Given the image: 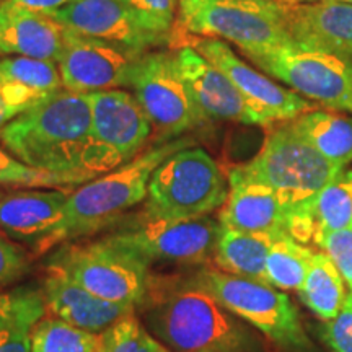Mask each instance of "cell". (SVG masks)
Instances as JSON below:
<instances>
[{"label":"cell","mask_w":352,"mask_h":352,"mask_svg":"<svg viewBox=\"0 0 352 352\" xmlns=\"http://www.w3.org/2000/svg\"><path fill=\"white\" fill-rule=\"evenodd\" d=\"M230 183L204 148L186 147L158 165L148 182L144 215L199 219L226 204Z\"/></svg>","instance_id":"5"},{"label":"cell","mask_w":352,"mask_h":352,"mask_svg":"<svg viewBox=\"0 0 352 352\" xmlns=\"http://www.w3.org/2000/svg\"><path fill=\"white\" fill-rule=\"evenodd\" d=\"M186 34L233 43L245 56L294 43L274 0H179Z\"/></svg>","instance_id":"7"},{"label":"cell","mask_w":352,"mask_h":352,"mask_svg":"<svg viewBox=\"0 0 352 352\" xmlns=\"http://www.w3.org/2000/svg\"><path fill=\"white\" fill-rule=\"evenodd\" d=\"M153 32L171 33L179 0H126Z\"/></svg>","instance_id":"35"},{"label":"cell","mask_w":352,"mask_h":352,"mask_svg":"<svg viewBox=\"0 0 352 352\" xmlns=\"http://www.w3.org/2000/svg\"><path fill=\"white\" fill-rule=\"evenodd\" d=\"M183 38H188L184 46H191L210 64L226 74L228 80L248 101L250 108L259 118L263 127L289 122L314 109V104L307 98L294 90L277 85L272 78L246 64L222 39L191 38L188 34H183Z\"/></svg>","instance_id":"13"},{"label":"cell","mask_w":352,"mask_h":352,"mask_svg":"<svg viewBox=\"0 0 352 352\" xmlns=\"http://www.w3.org/2000/svg\"><path fill=\"white\" fill-rule=\"evenodd\" d=\"M0 3H2V0H0Z\"/></svg>","instance_id":"44"},{"label":"cell","mask_w":352,"mask_h":352,"mask_svg":"<svg viewBox=\"0 0 352 352\" xmlns=\"http://www.w3.org/2000/svg\"><path fill=\"white\" fill-rule=\"evenodd\" d=\"M2 196H3V195H2V192H0V197H2Z\"/></svg>","instance_id":"43"},{"label":"cell","mask_w":352,"mask_h":352,"mask_svg":"<svg viewBox=\"0 0 352 352\" xmlns=\"http://www.w3.org/2000/svg\"><path fill=\"white\" fill-rule=\"evenodd\" d=\"M274 2L279 3L280 7H292V6H297V0H274Z\"/></svg>","instance_id":"39"},{"label":"cell","mask_w":352,"mask_h":352,"mask_svg":"<svg viewBox=\"0 0 352 352\" xmlns=\"http://www.w3.org/2000/svg\"><path fill=\"white\" fill-rule=\"evenodd\" d=\"M192 145L195 140L186 135L155 144L127 164L70 191L63 220L51 235L34 246V253L44 254L56 246L94 235L121 222L127 210L147 199L148 182L158 165Z\"/></svg>","instance_id":"4"},{"label":"cell","mask_w":352,"mask_h":352,"mask_svg":"<svg viewBox=\"0 0 352 352\" xmlns=\"http://www.w3.org/2000/svg\"><path fill=\"white\" fill-rule=\"evenodd\" d=\"M321 157L344 168L352 162V116L334 109H310L289 121Z\"/></svg>","instance_id":"23"},{"label":"cell","mask_w":352,"mask_h":352,"mask_svg":"<svg viewBox=\"0 0 352 352\" xmlns=\"http://www.w3.org/2000/svg\"><path fill=\"white\" fill-rule=\"evenodd\" d=\"M176 51L178 67L189 94L209 121H230L248 126H261L248 101L228 80L222 70L209 63L191 46Z\"/></svg>","instance_id":"16"},{"label":"cell","mask_w":352,"mask_h":352,"mask_svg":"<svg viewBox=\"0 0 352 352\" xmlns=\"http://www.w3.org/2000/svg\"><path fill=\"white\" fill-rule=\"evenodd\" d=\"M323 341L331 352H352V292L333 320L324 321Z\"/></svg>","instance_id":"36"},{"label":"cell","mask_w":352,"mask_h":352,"mask_svg":"<svg viewBox=\"0 0 352 352\" xmlns=\"http://www.w3.org/2000/svg\"><path fill=\"white\" fill-rule=\"evenodd\" d=\"M191 280L283 351L315 352L296 305L271 284L227 274L217 267H202Z\"/></svg>","instance_id":"6"},{"label":"cell","mask_w":352,"mask_h":352,"mask_svg":"<svg viewBox=\"0 0 352 352\" xmlns=\"http://www.w3.org/2000/svg\"><path fill=\"white\" fill-rule=\"evenodd\" d=\"M87 96L91 109L88 171L100 176L138 157L153 131L132 91H95Z\"/></svg>","instance_id":"12"},{"label":"cell","mask_w":352,"mask_h":352,"mask_svg":"<svg viewBox=\"0 0 352 352\" xmlns=\"http://www.w3.org/2000/svg\"><path fill=\"white\" fill-rule=\"evenodd\" d=\"M88 292L104 300L140 307L147 297L153 276L151 264L108 236L88 243H65L50 258Z\"/></svg>","instance_id":"8"},{"label":"cell","mask_w":352,"mask_h":352,"mask_svg":"<svg viewBox=\"0 0 352 352\" xmlns=\"http://www.w3.org/2000/svg\"><path fill=\"white\" fill-rule=\"evenodd\" d=\"M46 96L50 95H43L23 83L0 76V129Z\"/></svg>","instance_id":"31"},{"label":"cell","mask_w":352,"mask_h":352,"mask_svg":"<svg viewBox=\"0 0 352 352\" xmlns=\"http://www.w3.org/2000/svg\"><path fill=\"white\" fill-rule=\"evenodd\" d=\"M91 178L33 168L0 147V186L26 189H60L82 186Z\"/></svg>","instance_id":"28"},{"label":"cell","mask_w":352,"mask_h":352,"mask_svg":"<svg viewBox=\"0 0 352 352\" xmlns=\"http://www.w3.org/2000/svg\"><path fill=\"white\" fill-rule=\"evenodd\" d=\"M279 233L241 232L222 227L214 250L219 271L266 283V259Z\"/></svg>","instance_id":"22"},{"label":"cell","mask_w":352,"mask_h":352,"mask_svg":"<svg viewBox=\"0 0 352 352\" xmlns=\"http://www.w3.org/2000/svg\"><path fill=\"white\" fill-rule=\"evenodd\" d=\"M30 270V258L20 245L0 232V289L20 280Z\"/></svg>","instance_id":"37"},{"label":"cell","mask_w":352,"mask_h":352,"mask_svg":"<svg viewBox=\"0 0 352 352\" xmlns=\"http://www.w3.org/2000/svg\"><path fill=\"white\" fill-rule=\"evenodd\" d=\"M0 76L23 83L43 95L63 90V78L54 60L33 57H3L0 59Z\"/></svg>","instance_id":"29"},{"label":"cell","mask_w":352,"mask_h":352,"mask_svg":"<svg viewBox=\"0 0 352 352\" xmlns=\"http://www.w3.org/2000/svg\"><path fill=\"white\" fill-rule=\"evenodd\" d=\"M316 2H323V0H297V3H316Z\"/></svg>","instance_id":"40"},{"label":"cell","mask_w":352,"mask_h":352,"mask_svg":"<svg viewBox=\"0 0 352 352\" xmlns=\"http://www.w3.org/2000/svg\"><path fill=\"white\" fill-rule=\"evenodd\" d=\"M246 57L303 98L327 109L352 113V60L296 41Z\"/></svg>","instance_id":"10"},{"label":"cell","mask_w":352,"mask_h":352,"mask_svg":"<svg viewBox=\"0 0 352 352\" xmlns=\"http://www.w3.org/2000/svg\"><path fill=\"white\" fill-rule=\"evenodd\" d=\"M39 310H46L43 290L33 287L0 290V327Z\"/></svg>","instance_id":"33"},{"label":"cell","mask_w":352,"mask_h":352,"mask_svg":"<svg viewBox=\"0 0 352 352\" xmlns=\"http://www.w3.org/2000/svg\"><path fill=\"white\" fill-rule=\"evenodd\" d=\"M0 142L33 168L96 178L88 171L91 109L83 94L63 88L46 96L3 126Z\"/></svg>","instance_id":"2"},{"label":"cell","mask_w":352,"mask_h":352,"mask_svg":"<svg viewBox=\"0 0 352 352\" xmlns=\"http://www.w3.org/2000/svg\"><path fill=\"white\" fill-rule=\"evenodd\" d=\"M290 38L303 47L352 60V3L323 0L284 7Z\"/></svg>","instance_id":"18"},{"label":"cell","mask_w":352,"mask_h":352,"mask_svg":"<svg viewBox=\"0 0 352 352\" xmlns=\"http://www.w3.org/2000/svg\"><path fill=\"white\" fill-rule=\"evenodd\" d=\"M96 352H101V346H100V349H98V351H96Z\"/></svg>","instance_id":"42"},{"label":"cell","mask_w":352,"mask_h":352,"mask_svg":"<svg viewBox=\"0 0 352 352\" xmlns=\"http://www.w3.org/2000/svg\"><path fill=\"white\" fill-rule=\"evenodd\" d=\"M64 34V26L51 15L8 8L0 3V54L57 63Z\"/></svg>","instance_id":"21"},{"label":"cell","mask_w":352,"mask_h":352,"mask_svg":"<svg viewBox=\"0 0 352 352\" xmlns=\"http://www.w3.org/2000/svg\"><path fill=\"white\" fill-rule=\"evenodd\" d=\"M314 243L331 259L352 292V226L340 230L316 233Z\"/></svg>","instance_id":"32"},{"label":"cell","mask_w":352,"mask_h":352,"mask_svg":"<svg viewBox=\"0 0 352 352\" xmlns=\"http://www.w3.org/2000/svg\"><path fill=\"white\" fill-rule=\"evenodd\" d=\"M314 252L305 243L279 233L266 259V280L280 290H298L305 280Z\"/></svg>","instance_id":"25"},{"label":"cell","mask_w":352,"mask_h":352,"mask_svg":"<svg viewBox=\"0 0 352 352\" xmlns=\"http://www.w3.org/2000/svg\"><path fill=\"white\" fill-rule=\"evenodd\" d=\"M41 290L46 310L52 316L91 334H103L122 316L135 311L131 303L109 302L88 292L51 264H47Z\"/></svg>","instance_id":"17"},{"label":"cell","mask_w":352,"mask_h":352,"mask_svg":"<svg viewBox=\"0 0 352 352\" xmlns=\"http://www.w3.org/2000/svg\"><path fill=\"white\" fill-rule=\"evenodd\" d=\"M46 310L32 311L0 327V352H32V334L34 324Z\"/></svg>","instance_id":"34"},{"label":"cell","mask_w":352,"mask_h":352,"mask_svg":"<svg viewBox=\"0 0 352 352\" xmlns=\"http://www.w3.org/2000/svg\"><path fill=\"white\" fill-rule=\"evenodd\" d=\"M219 220L153 219L140 214L107 235L113 243L129 250L145 263L202 264L214 256L220 235Z\"/></svg>","instance_id":"11"},{"label":"cell","mask_w":352,"mask_h":352,"mask_svg":"<svg viewBox=\"0 0 352 352\" xmlns=\"http://www.w3.org/2000/svg\"><path fill=\"white\" fill-rule=\"evenodd\" d=\"M101 334L78 329L56 316H43L34 324L32 352H96Z\"/></svg>","instance_id":"27"},{"label":"cell","mask_w":352,"mask_h":352,"mask_svg":"<svg viewBox=\"0 0 352 352\" xmlns=\"http://www.w3.org/2000/svg\"><path fill=\"white\" fill-rule=\"evenodd\" d=\"M101 352H170L147 328L129 314L101 334Z\"/></svg>","instance_id":"30"},{"label":"cell","mask_w":352,"mask_h":352,"mask_svg":"<svg viewBox=\"0 0 352 352\" xmlns=\"http://www.w3.org/2000/svg\"><path fill=\"white\" fill-rule=\"evenodd\" d=\"M310 215L314 236L352 226V170H342L324 186L311 206Z\"/></svg>","instance_id":"26"},{"label":"cell","mask_w":352,"mask_h":352,"mask_svg":"<svg viewBox=\"0 0 352 352\" xmlns=\"http://www.w3.org/2000/svg\"><path fill=\"white\" fill-rule=\"evenodd\" d=\"M69 195L65 189H20L3 195L0 197V232L34 248L59 226Z\"/></svg>","instance_id":"19"},{"label":"cell","mask_w":352,"mask_h":352,"mask_svg":"<svg viewBox=\"0 0 352 352\" xmlns=\"http://www.w3.org/2000/svg\"><path fill=\"white\" fill-rule=\"evenodd\" d=\"M140 308L147 327L176 352H270L256 331L188 280L153 277Z\"/></svg>","instance_id":"1"},{"label":"cell","mask_w":352,"mask_h":352,"mask_svg":"<svg viewBox=\"0 0 352 352\" xmlns=\"http://www.w3.org/2000/svg\"><path fill=\"white\" fill-rule=\"evenodd\" d=\"M144 54L65 28L63 50L56 64L65 90L88 95L129 88L135 64Z\"/></svg>","instance_id":"14"},{"label":"cell","mask_w":352,"mask_h":352,"mask_svg":"<svg viewBox=\"0 0 352 352\" xmlns=\"http://www.w3.org/2000/svg\"><path fill=\"white\" fill-rule=\"evenodd\" d=\"M342 170L321 157L289 122H283L271 129L256 157L233 166L227 176L228 182H254L270 186L289 212L287 233L307 245L314 241L311 206Z\"/></svg>","instance_id":"3"},{"label":"cell","mask_w":352,"mask_h":352,"mask_svg":"<svg viewBox=\"0 0 352 352\" xmlns=\"http://www.w3.org/2000/svg\"><path fill=\"white\" fill-rule=\"evenodd\" d=\"M76 0H2V6L8 8H19V10L43 13V15H52L69 3Z\"/></svg>","instance_id":"38"},{"label":"cell","mask_w":352,"mask_h":352,"mask_svg":"<svg viewBox=\"0 0 352 352\" xmlns=\"http://www.w3.org/2000/svg\"><path fill=\"white\" fill-rule=\"evenodd\" d=\"M298 297L311 314L328 321L340 314L347 297L344 279L324 253H315Z\"/></svg>","instance_id":"24"},{"label":"cell","mask_w":352,"mask_h":352,"mask_svg":"<svg viewBox=\"0 0 352 352\" xmlns=\"http://www.w3.org/2000/svg\"><path fill=\"white\" fill-rule=\"evenodd\" d=\"M129 88L151 121L157 144L183 138L209 122L183 80L176 51L145 52L135 64Z\"/></svg>","instance_id":"9"},{"label":"cell","mask_w":352,"mask_h":352,"mask_svg":"<svg viewBox=\"0 0 352 352\" xmlns=\"http://www.w3.org/2000/svg\"><path fill=\"white\" fill-rule=\"evenodd\" d=\"M336 2H346V3H352V0H336Z\"/></svg>","instance_id":"41"},{"label":"cell","mask_w":352,"mask_h":352,"mask_svg":"<svg viewBox=\"0 0 352 352\" xmlns=\"http://www.w3.org/2000/svg\"><path fill=\"white\" fill-rule=\"evenodd\" d=\"M51 16L70 32L135 51L148 52L170 41L168 34L153 32L126 0H76Z\"/></svg>","instance_id":"15"},{"label":"cell","mask_w":352,"mask_h":352,"mask_svg":"<svg viewBox=\"0 0 352 352\" xmlns=\"http://www.w3.org/2000/svg\"><path fill=\"white\" fill-rule=\"evenodd\" d=\"M228 183L230 192L220 208V226L241 232L287 233L289 212L270 186L254 182Z\"/></svg>","instance_id":"20"}]
</instances>
